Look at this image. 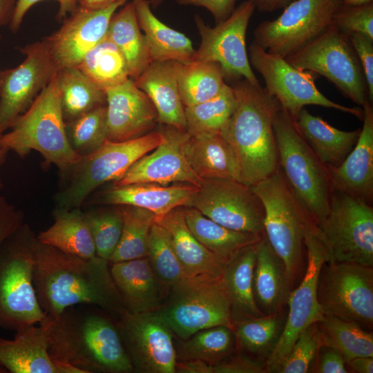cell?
<instances>
[{
	"instance_id": "43",
	"label": "cell",
	"mask_w": 373,
	"mask_h": 373,
	"mask_svg": "<svg viewBox=\"0 0 373 373\" xmlns=\"http://www.w3.org/2000/svg\"><path fill=\"white\" fill-rule=\"evenodd\" d=\"M146 258L162 285L173 290L189 281L175 254L167 231L155 221L148 237Z\"/></svg>"
},
{
	"instance_id": "37",
	"label": "cell",
	"mask_w": 373,
	"mask_h": 373,
	"mask_svg": "<svg viewBox=\"0 0 373 373\" xmlns=\"http://www.w3.org/2000/svg\"><path fill=\"white\" fill-rule=\"evenodd\" d=\"M57 84L66 122L106 105L105 92L76 66L61 68L57 75Z\"/></svg>"
},
{
	"instance_id": "10",
	"label": "cell",
	"mask_w": 373,
	"mask_h": 373,
	"mask_svg": "<svg viewBox=\"0 0 373 373\" xmlns=\"http://www.w3.org/2000/svg\"><path fill=\"white\" fill-rule=\"evenodd\" d=\"M171 298L153 312L182 339L216 326L233 329L231 303L223 276L188 281L172 290Z\"/></svg>"
},
{
	"instance_id": "20",
	"label": "cell",
	"mask_w": 373,
	"mask_h": 373,
	"mask_svg": "<svg viewBox=\"0 0 373 373\" xmlns=\"http://www.w3.org/2000/svg\"><path fill=\"white\" fill-rule=\"evenodd\" d=\"M163 142L137 160L112 186L135 183H186L198 187L202 180L191 169L184 155V145L189 134L183 129L161 124Z\"/></svg>"
},
{
	"instance_id": "29",
	"label": "cell",
	"mask_w": 373,
	"mask_h": 373,
	"mask_svg": "<svg viewBox=\"0 0 373 373\" xmlns=\"http://www.w3.org/2000/svg\"><path fill=\"white\" fill-rule=\"evenodd\" d=\"M185 157L202 180L233 179L240 181L235 153L219 132L190 135L184 145Z\"/></svg>"
},
{
	"instance_id": "11",
	"label": "cell",
	"mask_w": 373,
	"mask_h": 373,
	"mask_svg": "<svg viewBox=\"0 0 373 373\" xmlns=\"http://www.w3.org/2000/svg\"><path fill=\"white\" fill-rule=\"evenodd\" d=\"M285 59L298 69L324 76L361 107L369 100L365 76L350 39L332 24Z\"/></svg>"
},
{
	"instance_id": "47",
	"label": "cell",
	"mask_w": 373,
	"mask_h": 373,
	"mask_svg": "<svg viewBox=\"0 0 373 373\" xmlns=\"http://www.w3.org/2000/svg\"><path fill=\"white\" fill-rule=\"evenodd\" d=\"M90 209L84 212L96 256L108 261L121 237L123 217L119 205Z\"/></svg>"
},
{
	"instance_id": "6",
	"label": "cell",
	"mask_w": 373,
	"mask_h": 373,
	"mask_svg": "<svg viewBox=\"0 0 373 373\" xmlns=\"http://www.w3.org/2000/svg\"><path fill=\"white\" fill-rule=\"evenodd\" d=\"M279 169L289 187L314 219H323L329 207L332 187L329 171L297 127L280 107L274 119Z\"/></svg>"
},
{
	"instance_id": "22",
	"label": "cell",
	"mask_w": 373,
	"mask_h": 373,
	"mask_svg": "<svg viewBox=\"0 0 373 373\" xmlns=\"http://www.w3.org/2000/svg\"><path fill=\"white\" fill-rule=\"evenodd\" d=\"M105 94L107 140L122 142L140 137L157 122L153 104L132 79L106 89Z\"/></svg>"
},
{
	"instance_id": "40",
	"label": "cell",
	"mask_w": 373,
	"mask_h": 373,
	"mask_svg": "<svg viewBox=\"0 0 373 373\" xmlns=\"http://www.w3.org/2000/svg\"><path fill=\"white\" fill-rule=\"evenodd\" d=\"M224 79L223 71L216 63L193 60L182 64L178 88L184 108L218 95L227 85Z\"/></svg>"
},
{
	"instance_id": "18",
	"label": "cell",
	"mask_w": 373,
	"mask_h": 373,
	"mask_svg": "<svg viewBox=\"0 0 373 373\" xmlns=\"http://www.w3.org/2000/svg\"><path fill=\"white\" fill-rule=\"evenodd\" d=\"M186 207L227 228L264 233L262 204L251 186L237 180H202Z\"/></svg>"
},
{
	"instance_id": "30",
	"label": "cell",
	"mask_w": 373,
	"mask_h": 373,
	"mask_svg": "<svg viewBox=\"0 0 373 373\" xmlns=\"http://www.w3.org/2000/svg\"><path fill=\"white\" fill-rule=\"evenodd\" d=\"M291 289L284 264L263 233L256 245L253 276L254 296L258 307L265 315L280 313Z\"/></svg>"
},
{
	"instance_id": "50",
	"label": "cell",
	"mask_w": 373,
	"mask_h": 373,
	"mask_svg": "<svg viewBox=\"0 0 373 373\" xmlns=\"http://www.w3.org/2000/svg\"><path fill=\"white\" fill-rule=\"evenodd\" d=\"M176 372L182 373H262L265 364L244 356H237L209 365L199 361H182L177 363Z\"/></svg>"
},
{
	"instance_id": "17",
	"label": "cell",
	"mask_w": 373,
	"mask_h": 373,
	"mask_svg": "<svg viewBox=\"0 0 373 373\" xmlns=\"http://www.w3.org/2000/svg\"><path fill=\"white\" fill-rule=\"evenodd\" d=\"M255 9L251 2L246 0L213 28L207 26L196 15L195 21L201 44L193 61L216 63L220 66L224 78H244L255 86H261L252 70L246 48V32Z\"/></svg>"
},
{
	"instance_id": "38",
	"label": "cell",
	"mask_w": 373,
	"mask_h": 373,
	"mask_svg": "<svg viewBox=\"0 0 373 373\" xmlns=\"http://www.w3.org/2000/svg\"><path fill=\"white\" fill-rule=\"evenodd\" d=\"M316 324L321 346L336 350L346 363L355 357H373V333L359 324L330 316H324Z\"/></svg>"
},
{
	"instance_id": "36",
	"label": "cell",
	"mask_w": 373,
	"mask_h": 373,
	"mask_svg": "<svg viewBox=\"0 0 373 373\" xmlns=\"http://www.w3.org/2000/svg\"><path fill=\"white\" fill-rule=\"evenodd\" d=\"M257 244L244 249L224 267L223 279L230 299L233 321L265 315L258 307L253 291Z\"/></svg>"
},
{
	"instance_id": "32",
	"label": "cell",
	"mask_w": 373,
	"mask_h": 373,
	"mask_svg": "<svg viewBox=\"0 0 373 373\" xmlns=\"http://www.w3.org/2000/svg\"><path fill=\"white\" fill-rule=\"evenodd\" d=\"M137 19L153 61H175L182 64L193 61L195 50L184 34L162 23L151 10L149 0H133Z\"/></svg>"
},
{
	"instance_id": "1",
	"label": "cell",
	"mask_w": 373,
	"mask_h": 373,
	"mask_svg": "<svg viewBox=\"0 0 373 373\" xmlns=\"http://www.w3.org/2000/svg\"><path fill=\"white\" fill-rule=\"evenodd\" d=\"M89 305L46 315L39 323L46 331L48 350L62 373H128L134 370L117 321Z\"/></svg>"
},
{
	"instance_id": "48",
	"label": "cell",
	"mask_w": 373,
	"mask_h": 373,
	"mask_svg": "<svg viewBox=\"0 0 373 373\" xmlns=\"http://www.w3.org/2000/svg\"><path fill=\"white\" fill-rule=\"evenodd\" d=\"M320 347V334L316 323L300 333L290 352L281 363L277 372L306 373L309 372Z\"/></svg>"
},
{
	"instance_id": "41",
	"label": "cell",
	"mask_w": 373,
	"mask_h": 373,
	"mask_svg": "<svg viewBox=\"0 0 373 373\" xmlns=\"http://www.w3.org/2000/svg\"><path fill=\"white\" fill-rule=\"evenodd\" d=\"M123 226L119 242L110 257V263L146 257L147 240L155 215L145 209L119 205Z\"/></svg>"
},
{
	"instance_id": "9",
	"label": "cell",
	"mask_w": 373,
	"mask_h": 373,
	"mask_svg": "<svg viewBox=\"0 0 373 373\" xmlns=\"http://www.w3.org/2000/svg\"><path fill=\"white\" fill-rule=\"evenodd\" d=\"M316 227L326 249V262L373 267L372 204L332 190L329 211Z\"/></svg>"
},
{
	"instance_id": "34",
	"label": "cell",
	"mask_w": 373,
	"mask_h": 373,
	"mask_svg": "<svg viewBox=\"0 0 373 373\" xmlns=\"http://www.w3.org/2000/svg\"><path fill=\"white\" fill-rule=\"evenodd\" d=\"M52 216L53 224L36 236L38 241L83 258L96 256L95 244L84 212L80 208L56 207Z\"/></svg>"
},
{
	"instance_id": "51",
	"label": "cell",
	"mask_w": 373,
	"mask_h": 373,
	"mask_svg": "<svg viewBox=\"0 0 373 373\" xmlns=\"http://www.w3.org/2000/svg\"><path fill=\"white\" fill-rule=\"evenodd\" d=\"M361 66L367 88L368 99H373V40L360 33L348 37Z\"/></svg>"
},
{
	"instance_id": "8",
	"label": "cell",
	"mask_w": 373,
	"mask_h": 373,
	"mask_svg": "<svg viewBox=\"0 0 373 373\" xmlns=\"http://www.w3.org/2000/svg\"><path fill=\"white\" fill-rule=\"evenodd\" d=\"M164 140L162 131H150L122 141L106 140L93 153L81 157L66 180V186L55 195L57 208H80L100 185L119 178L137 160Z\"/></svg>"
},
{
	"instance_id": "55",
	"label": "cell",
	"mask_w": 373,
	"mask_h": 373,
	"mask_svg": "<svg viewBox=\"0 0 373 373\" xmlns=\"http://www.w3.org/2000/svg\"><path fill=\"white\" fill-rule=\"evenodd\" d=\"M323 350L318 355L317 363L314 372L318 373H347L346 361L343 356L336 350L321 346Z\"/></svg>"
},
{
	"instance_id": "49",
	"label": "cell",
	"mask_w": 373,
	"mask_h": 373,
	"mask_svg": "<svg viewBox=\"0 0 373 373\" xmlns=\"http://www.w3.org/2000/svg\"><path fill=\"white\" fill-rule=\"evenodd\" d=\"M332 25L347 37L360 33L373 40V2L355 6L339 4L333 14Z\"/></svg>"
},
{
	"instance_id": "3",
	"label": "cell",
	"mask_w": 373,
	"mask_h": 373,
	"mask_svg": "<svg viewBox=\"0 0 373 373\" xmlns=\"http://www.w3.org/2000/svg\"><path fill=\"white\" fill-rule=\"evenodd\" d=\"M231 87L236 106L220 133L235 153L240 181L251 186L279 169L273 123L281 106L265 87L245 79Z\"/></svg>"
},
{
	"instance_id": "21",
	"label": "cell",
	"mask_w": 373,
	"mask_h": 373,
	"mask_svg": "<svg viewBox=\"0 0 373 373\" xmlns=\"http://www.w3.org/2000/svg\"><path fill=\"white\" fill-rule=\"evenodd\" d=\"M128 0H116L100 10L78 6L61 27L44 38L59 69L77 66L84 55L106 35L111 17Z\"/></svg>"
},
{
	"instance_id": "24",
	"label": "cell",
	"mask_w": 373,
	"mask_h": 373,
	"mask_svg": "<svg viewBox=\"0 0 373 373\" xmlns=\"http://www.w3.org/2000/svg\"><path fill=\"white\" fill-rule=\"evenodd\" d=\"M185 207H176L155 218L167 231L175 254L189 281L221 278L225 265L209 251L189 229L184 216Z\"/></svg>"
},
{
	"instance_id": "4",
	"label": "cell",
	"mask_w": 373,
	"mask_h": 373,
	"mask_svg": "<svg viewBox=\"0 0 373 373\" xmlns=\"http://www.w3.org/2000/svg\"><path fill=\"white\" fill-rule=\"evenodd\" d=\"M57 75L30 108L0 135V149L13 151L21 157L36 151L46 165H55L66 179L81 156L67 137Z\"/></svg>"
},
{
	"instance_id": "14",
	"label": "cell",
	"mask_w": 373,
	"mask_h": 373,
	"mask_svg": "<svg viewBox=\"0 0 373 373\" xmlns=\"http://www.w3.org/2000/svg\"><path fill=\"white\" fill-rule=\"evenodd\" d=\"M249 59L264 79L267 91L294 119L307 105L334 108L363 119V108L337 104L322 94L312 72L294 67L285 58L268 52L254 42L249 48Z\"/></svg>"
},
{
	"instance_id": "53",
	"label": "cell",
	"mask_w": 373,
	"mask_h": 373,
	"mask_svg": "<svg viewBox=\"0 0 373 373\" xmlns=\"http://www.w3.org/2000/svg\"><path fill=\"white\" fill-rule=\"evenodd\" d=\"M164 0H149L151 7L156 8ZM181 5L203 7L213 16L216 23L227 19L235 9L237 0H176Z\"/></svg>"
},
{
	"instance_id": "54",
	"label": "cell",
	"mask_w": 373,
	"mask_h": 373,
	"mask_svg": "<svg viewBox=\"0 0 373 373\" xmlns=\"http://www.w3.org/2000/svg\"><path fill=\"white\" fill-rule=\"evenodd\" d=\"M23 214L0 195V247L23 222Z\"/></svg>"
},
{
	"instance_id": "46",
	"label": "cell",
	"mask_w": 373,
	"mask_h": 373,
	"mask_svg": "<svg viewBox=\"0 0 373 373\" xmlns=\"http://www.w3.org/2000/svg\"><path fill=\"white\" fill-rule=\"evenodd\" d=\"M66 131L71 147L81 157L96 151L107 140L106 105L66 122Z\"/></svg>"
},
{
	"instance_id": "12",
	"label": "cell",
	"mask_w": 373,
	"mask_h": 373,
	"mask_svg": "<svg viewBox=\"0 0 373 373\" xmlns=\"http://www.w3.org/2000/svg\"><path fill=\"white\" fill-rule=\"evenodd\" d=\"M317 298L324 316L373 326V269L356 263L325 262L317 283Z\"/></svg>"
},
{
	"instance_id": "16",
	"label": "cell",
	"mask_w": 373,
	"mask_h": 373,
	"mask_svg": "<svg viewBox=\"0 0 373 373\" xmlns=\"http://www.w3.org/2000/svg\"><path fill=\"white\" fill-rule=\"evenodd\" d=\"M24 59L0 70V135L26 112L60 70L44 40L19 48Z\"/></svg>"
},
{
	"instance_id": "26",
	"label": "cell",
	"mask_w": 373,
	"mask_h": 373,
	"mask_svg": "<svg viewBox=\"0 0 373 373\" xmlns=\"http://www.w3.org/2000/svg\"><path fill=\"white\" fill-rule=\"evenodd\" d=\"M109 264L112 279L126 312H151L162 305V285L146 257Z\"/></svg>"
},
{
	"instance_id": "5",
	"label": "cell",
	"mask_w": 373,
	"mask_h": 373,
	"mask_svg": "<svg viewBox=\"0 0 373 373\" xmlns=\"http://www.w3.org/2000/svg\"><path fill=\"white\" fill-rule=\"evenodd\" d=\"M251 187L264 207V235L283 262L292 288L301 273L306 253V229L316 221L294 193L279 169Z\"/></svg>"
},
{
	"instance_id": "25",
	"label": "cell",
	"mask_w": 373,
	"mask_h": 373,
	"mask_svg": "<svg viewBox=\"0 0 373 373\" xmlns=\"http://www.w3.org/2000/svg\"><path fill=\"white\" fill-rule=\"evenodd\" d=\"M182 65L175 61H153L133 80L153 104L158 123L186 131L184 108L178 88Z\"/></svg>"
},
{
	"instance_id": "19",
	"label": "cell",
	"mask_w": 373,
	"mask_h": 373,
	"mask_svg": "<svg viewBox=\"0 0 373 373\" xmlns=\"http://www.w3.org/2000/svg\"><path fill=\"white\" fill-rule=\"evenodd\" d=\"M117 327L134 370L174 373L177 354L173 333L153 312H125L117 321Z\"/></svg>"
},
{
	"instance_id": "13",
	"label": "cell",
	"mask_w": 373,
	"mask_h": 373,
	"mask_svg": "<svg viewBox=\"0 0 373 373\" xmlns=\"http://www.w3.org/2000/svg\"><path fill=\"white\" fill-rule=\"evenodd\" d=\"M305 247V274L299 285L289 294L287 318L274 349L265 360V372H277L300 333L324 316L316 289L318 275L327 256L316 222L309 224L306 229Z\"/></svg>"
},
{
	"instance_id": "28",
	"label": "cell",
	"mask_w": 373,
	"mask_h": 373,
	"mask_svg": "<svg viewBox=\"0 0 373 373\" xmlns=\"http://www.w3.org/2000/svg\"><path fill=\"white\" fill-rule=\"evenodd\" d=\"M198 186L190 184L162 185L135 183L112 186L100 198L111 205H131L147 209L160 218L178 207H187Z\"/></svg>"
},
{
	"instance_id": "39",
	"label": "cell",
	"mask_w": 373,
	"mask_h": 373,
	"mask_svg": "<svg viewBox=\"0 0 373 373\" xmlns=\"http://www.w3.org/2000/svg\"><path fill=\"white\" fill-rule=\"evenodd\" d=\"M76 67L104 92L130 78L124 55L107 35L84 55Z\"/></svg>"
},
{
	"instance_id": "35",
	"label": "cell",
	"mask_w": 373,
	"mask_h": 373,
	"mask_svg": "<svg viewBox=\"0 0 373 373\" xmlns=\"http://www.w3.org/2000/svg\"><path fill=\"white\" fill-rule=\"evenodd\" d=\"M106 35L124 55L130 78L136 79L152 59L144 35L140 31L133 1L126 3L114 13Z\"/></svg>"
},
{
	"instance_id": "63",
	"label": "cell",
	"mask_w": 373,
	"mask_h": 373,
	"mask_svg": "<svg viewBox=\"0 0 373 373\" xmlns=\"http://www.w3.org/2000/svg\"><path fill=\"white\" fill-rule=\"evenodd\" d=\"M1 35H0V41H1Z\"/></svg>"
},
{
	"instance_id": "59",
	"label": "cell",
	"mask_w": 373,
	"mask_h": 373,
	"mask_svg": "<svg viewBox=\"0 0 373 373\" xmlns=\"http://www.w3.org/2000/svg\"><path fill=\"white\" fill-rule=\"evenodd\" d=\"M116 0H77L78 6L88 10H100L113 4Z\"/></svg>"
},
{
	"instance_id": "62",
	"label": "cell",
	"mask_w": 373,
	"mask_h": 373,
	"mask_svg": "<svg viewBox=\"0 0 373 373\" xmlns=\"http://www.w3.org/2000/svg\"><path fill=\"white\" fill-rule=\"evenodd\" d=\"M7 370L0 364V373H7Z\"/></svg>"
},
{
	"instance_id": "56",
	"label": "cell",
	"mask_w": 373,
	"mask_h": 373,
	"mask_svg": "<svg viewBox=\"0 0 373 373\" xmlns=\"http://www.w3.org/2000/svg\"><path fill=\"white\" fill-rule=\"evenodd\" d=\"M251 1L255 8L261 12H271L283 9L296 0H248Z\"/></svg>"
},
{
	"instance_id": "27",
	"label": "cell",
	"mask_w": 373,
	"mask_h": 373,
	"mask_svg": "<svg viewBox=\"0 0 373 373\" xmlns=\"http://www.w3.org/2000/svg\"><path fill=\"white\" fill-rule=\"evenodd\" d=\"M17 329L13 339L0 338V364L11 373H62L50 356L46 331L39 323Z\"/></svg>"
},
{
	"instance_id": "44",
	"label": "cell",
	"mask_w": 373,
	"mask_h": 373,
	"mask_svg": "<svg viewBox=\"0 0 373 373\" xmlns=\"http://www.w3.org/2000/svg\"><path fill=\"white\" fill-rule=\"evenodd\" d=\"M280 313L233 321L235 339L245 351L267 358L281 333ZM265 359V360H266Z\"/></svg>"
},
{
	"instance_id": "42",
	"label": "cell",
	"mask_w": 373,
	"mask_h": 373,
	"mask_svg": "<svg viewBox=\"0 0 373 373\" xmlns=\"http://www.w3.org/2000/svg\"><path fill=\"white\" fill-rule=\"evenodd\" d=\"M236 97L231 86L226 85L214 97L200 104L184 107L186 131L190 135L220 133L232 115Z\"/></svg>"
},
{
	"instance_id": "52",
	"label": "cell",
	"mask_w": 373,
	"mask_h": 373,
	"mask_svg": "<svg viewBox=\"0 0 373 373\" xmlns=\"http://www.w3.org/2000/svg\"><path fill=\"white\" fill-rule=\"evenodd\" d=\"M44 0H17L9 28L12 32L19 29L28 11L36 3ZM59 3L57 19L61 21L78 7L77 0H54Z\"/></svg>"
},
{
	"instance_id": "58",
	"label": "cell",
	"mask_w": 373,
	"mask_h": 373,
	"mask_svg": "<svg viewBox=\"0 0 373 373\" xmlns=\"http://www.w3.org/2000/svg\"><path fill=\"white\" fill-rule=\"evenodd\" d=\"M17 0H0V26L10 24Z\"/></svg>"
},
{
	"instance_id": "33",
	"label": "cell",
	"mask_w": 373,
	"mask_h": 373,
	"mask_svg": "<svg viewBox=\"0 0 373 373\" xmlns=\"http://www.w3.org/2000/svg\"><path fill=\"white\" fill-rule=\"evenodd\" d=\"M184 216L194 236L224 265L248 247L257 244L263 236L227 228L192 207H185Z\"/></svg>"
},
{
	"instance_id": "61",
	"label": "cell",
	"mask_w": 373,
	"mask_h": 373,
	"mask_svg": "<svg viewBox=\"0 0 373 373\" xmlns=\"http://www.w3.org/2000/svg\"><path fill=\"white\" fill-rule=\"evenodd\" d=\"M8 153V151L3 149H0V169L6 162ZM3 187V181L0 175V190L2 189Z\"/></svg>"
},
{
	"instance_id": "2",
	"label": "cell",
	"mask_w": 373,
	"mask_h": 373,
	"mask_svg": "<svg viewBox=\"0 0 373 373\" xmlns=\"http://www.w3.org/2000/svg\"><path fill=\"white\" fill-rule=\"evenodd\" d=\"M33 283L46 315L55 316L78 305L98 307L117 321L126 312L107 260L67 254L40 242L37 238Z\"/></svg>"
},
{
	"instance_id": "45",
	"label": "cell",
	"mask_w": 373,
	"mask_h": 373,
	"mask_svg": "<svg viewBox=\"0 0 373 373\" xmlns=\"http://www.w3.org/2000/svg\"><path fill=\"white\" fill-rule=\"evenodd\" d=\"M235 336L225 326L200 330L185 339L180 348L182 361H199L209 365L219 363L231 354Z\"/></svg>"
},
{
	"instance_id": "23",
	"label": "cell",
	"mask_w": 373,
	"mask_h": 373,
	"mask_svg": "<svg viewBox=\"0 0 373 373\" xmlns=\"http://www.w3.org/2000/svg\"><path fill=\"white\" fill-rule=\"evenodd\" d=\"M363 127L358 140L338 166L328 167L332 190L373 202V108L367 100L363 105Z\"/></svg>"
},
{
	"instance_id": "7",
	"label": "cell",
	"mask_w": 373,
	"mask_h": 373,
	"mask_svg": "<svg viewBox=\"0 0 373 373\" xmlns=\"http://www.w3.org/2000/svg\"><path fill=\"white\" fill-rule=\"evenodd\" d=\"M35 240L23 223L0 247V328L16 331L46 316L33 283Z\"/></svg>"
},
{
	"instance_id": "57",
	"label": "cell",
	"mask_w": 373,
	"mask_h": 373,
	"mask_svg": "<svg viewBox=\"0 0 373 373\" xmlns=\"http://www.w3.org/2000/svg\"><path fill=\"white\" fill-rule=\"evenodd\" d=\"M347 364L352 370L358 373L373 372V357L358 356L348 361Z\"/></svg>"
},
{
	"instance_id": "15",
	"label": "cell",
	"mask_w": 373,
	"mask_h": 373,
	"mask_svg": "<svg viewBox=\"0 0 373 373\" xmlns=\"http://www.w3.org/2000/svg\"><path fill=\"white\" fill-rule=\"evenodd\" d=\"M336 0H296L273 20L261 22L254 42L268 52L286 58L323 33L332 24Z\"/></svg>"
},
{
	"instance_id": "60",
	"label": "cell",
	"mask_w": 373,
	"mask_h": 373,
	"mask_svg": "<svg viewBox=\"0 0 373 373\" xmlns=\"http://www.w3.org/2000/svg\"><path fill=\"white\" fill-rule=\"evenodd\" d=\"M339 4L343 5H362L373 2V0H336Z\"/></svg>"
},
{
	"instance_id": "31",
	"label": "cell",
	"mask_w": 373,
	"mask_h": 373,
	"mask_svg": "<svg viewBox=\"0 0 373 373\" xmlns=\"http://www.w3.org/2000/svg\"><path fill=\"white\" fill-rule=\"evenodd\" d=\"M298 128L318 160L328 167L340 165L356 144L361 128L345 131L302 108L295 119Z\"/></svg>"
}]
</instances>
